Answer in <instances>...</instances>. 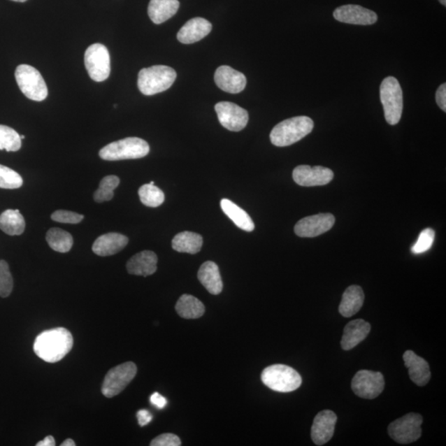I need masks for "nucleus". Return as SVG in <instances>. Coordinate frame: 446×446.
Listing matches in <instances>:
<instances>
[{"label": "nucleus", "mask_w": 446, "mask_h": 446, "mask_svg": "<svg viewBox=\"0 0 446 446\" xmlns=\"http://www.w3.org/2000/svg\"><path fill=\"white\" fill-rule=\"evenodd\" d=\"M72 334L63 327L48 330L36 336L34 350L40 359L48 363H57L65 357L73 347Z\"/></svg>", "instance_id": "f257e3e1"}, {"label": "nucleus", "mask_w": 446, "mask_h": 446, "mask_svg": "<svg viewBox=\"0 0 446 446\" xmlns=\"http://www.w3.org/2000/svg\"><path fill=\"white\" fill-rule=\"evenodd\" d=\"M313 127L314 122L310 117L299 116L289 118L273 129L270 136L271 143L276 147H288L311 134Z\"/></svg>", "instance_id": "f03ea898"}, {"label": "nucleus", "mask_w": 446, "mask_h": 446, "mask_svg": "<svg viewBox=\"0 0 446 446\" xmlns=\"http://www.w3.org/2000/svg\"><path fill=\"white\" fill-rule=\"evenodd\" d=\"M176 72L166 66H153L141 70L138 75V89L144 95L164 92L170 89L176 79Z\"/></svg>", "instance_id": "7ed1b4c3"}, {"label": "nucleus", "mask_w": 446, "mask_h": 446, "mask_svg": "<svg viewBox=\"0 0 446 446\" xmlns=\"http://www.w3.org/2000/svg\"><path fill=\"white\" fill-rule=\"evenodd\" d=\"M149 152V144L145 140L127 138L107 145L100 150L99 157L103 160L109 161L133 160L143 158Z\"/></svg>", "instance_id": "20e7f679"}, {"label": "nucleus", "mask_w": 446, "mask_h": 446, "mask_svg": "<svg viewBox=\"0 0 446 446\" xmlns=\"http://www.w3.org/2000/svg\"><path fill=\"white\" fill-rule=\"evenodd\" d=\"M380 99L387 122L390 125L398 124L402 117L403 95L401 85L394 77H387L382 82Z\"/></svg>", "instance_id": "39448f33"}, {"label": "nucleus", "mask_w": 446, "mask_h": 446, "mask_svg": "<svg viewBox=\"0 0 446 446\" xmlns=\"http://www.w3.org/2000/svg\"><path fill=\"white\" fill-rule=\"evenodd\" d=\"M263 384L280 393H289L302 384V377L293 368L274 365L265 368L261 374Z\"/></svg>", "instance_id": "423d86ee"}, {"label": "nucleus", "mask_w": 446, "mask_h": 446, "mask_svg": "<svg viewBox=\"0 0 446 446\" xmlns=\"http://www.w3.org/2000/svg\"><path fill=\"white\" fill-rule=\"evenodd\" d=\"M15 79L22 93L34 101L41 102L47 99L48 86L41 73L29 65L17 67Z\"/></svg>", "instance_id": "0eeeda50"}, {"label": "nucleus", "mask_w": 446, "mask_h": 446, "mask_svg": "<svg viewBox=\"0 0 446 446\" xmlns=\"http://www.w3.org/2000/svg\"><path fill=\"white\" fill-rule=\"evenodd\" d=\"M85 66L91 79L103 82L108 78L111 72L110 55L106 45L94 43L86 50Z\"/></svg>", "instance_id": "6e6552de"}, {"label": "nucleus", "mask_w": 446, "mask_h": 446, "mask_svg": "<svg viewBox=\"0 0 446 446\" xmlns=\"http://www.w3.org/2000/svg\"><path fill=\"white\" fill-rule=\"evenodd\" d=\"M423 418L420 414L408 413L389 426L390 438L399 444H410L422 436Z\"/></svg>", "instance_id": "1a4fd4ad"}, {"label": "nucleus", "mask_w": 446, "mask_h": 446, "mask_svg": "<svg viewBox=\"0 0 446 446\" xmlns=\"http://www.w3.org/2000/svg\"><path fill=\"white\" fill-rule=\"evenodd\" d=\"M138 372V368L134 362H126L111 368L104 377L102 385V394L106 398H113L124 391Z\"/></svg>", "instance_id": "9d476101"}, {"label": "nucleus", "mask_w": 446, "mask_h": 446, "mask_svg": "<svg viewBox=\"0 0 446 446\" xmlns=\"http://www.w3.org/2000/svg\"><path fill=\"white\" fill-rule=\"evenodd\" d=\"M352 388L358 397L374 399L384 389V377L380 372L361 371L357 372L352 382Z\"/></svg>", "instance_id": "9b49d317"}, {"label": "nucleus", "mask_w": 446, "mask_h": 446, "mask_svg": "<svg viewBox=\"0 0 446 446\" xmlns=\"http://www.w3.org/2000/svg\"><path fill=\"white\" fill-rule=\"evenodd\" d=\"M215 111L221 125L227 130L240 131L248 124L247 111L238 104L231 102L217 103L215 106Z\"/></svg>", "instance_id": "f8f14e48"}, {"label": "nucleus", "mask_w": 446, "mask_h": 446, "mask_svg": "<svg viewBox=\"0 0 446 446\" xmlns=\"http://www.w3.org/2000/svg\"><path fill=\"white\" fill-rule=\"evenodd\" d=\"M335 222L336 218L331 213L306 217L296 223L294 232L299 238H316L331 230Z\"/></svg>", "instance_id": "ddd939ff"}, {"label": "nucleus", "mask_w": 446, "mask_h": 446, "mask_svg": "<svg viewBox=\"0 0 446 446\" xmlns=\"http://www.w3.org/2000/svg\"><path fill=\"white\" fill-rule=\"evenodd\" d=\"M334 173L323 166H299L293 171L296 184L303 187H313L329 184L333 180Z\"/></svg>", "instance_id": "4468645a"}, {"label": "nucleus", "mask_w": 446, "mask_h": 446, "mask_svg": "<svg viewBox=\"0 0 446 446\" xmlns=\"http://www.w3.org/2000/svg\"><path fill=\"white\" fill-rule=\"evenodd\" d=\"M333 16L336 20L348 24L372 25L377 21L376 13L356 4H347L336 8Z\"/></svg>", "instance_id": "2eb2a0df"}, {"label": "nucleus", "mask_w": 446, "mask_h": 446, "mask_svg": "<svg viewBox=\"0 0 446 446\" xmlns=\"http://www.w3.org/2000/svg\"><path fill=\"white\" fill-rule=\"evenodd\" d=\"M338 417L330 410L322 411L314 418L311 436L317 445H323L329 443L334 435Z\"/></svg>", "instance_id": "dca6fc26"}, {"label": "nucleus", "mask_w": 446, "mask_h": 446, "mask_svg": "<svg viewBox=\"0 0 446 446\" xmlns=\"http://www.w3.org/2000/svg\"><path fill=\"white\" fill-rule=\"evenodd\" d=\"M215 80L218 88L230 94H238L244 90L247 85V78L243 73L229 66L218 67Z\"/></svg>", "instance_id": "f3484780"}, {"label": "nucleus", "mask_w": 446, "mask_h": 446, "mask_svg": "<svg viewBox=\"0 0 446 446\" xmlns=\"http://www.w3.org/2000/svg\"><path fill=\"white\" fill-rule=\"evenodd\" d=\"M211 22L203 17H194L181 27L177 38L181 43L193 44L199 42L211 33Z\"/></svg>", "instance_id": "a211bd4d"}, {"label": "nucleus", "mask_w": 446, "mask_h": 446, "mask_svg": "<svg viewBox=\"0 0 446 446\" xmlns=\"http://www.w3.org/2000/svg\"><path fill=\"white\" fill-rule=\"evenodd\" d=\"M403 361L413 383L421 387L429 384L431 371L429 364L424 359L418 357L412 350H407L403 354Z\"/></svg>", "instance_id": "6ab92c4d"}, {"label": "nucleus", "mask_w": 446, "mask_h": 446, "mask_svg": "<svg viewBox=\"0 0 446 446\" xmlns=\"http://www.w3.org/2000/svg\"><path fill=\"white\" fill-rule=\"evenodd\" d=\"M158 258L151 250L136 254L127 263V270L130 275L147 277L157 270Z\"/></svg>", "instance_id": "aec40b11"}, {"label": "nucleus", "mask_w": 446, "mask_h": 446, "mask_svg": "<svg viewBox=\"0 0 446 446\" xmlns=\"http://www.w3.org/2000/svg\"><path fill=\"white\" fill-rule=\"evenodd\" d=\"M129 243V238L126 236L110 232V233L100 236L94 241L92 250L94 254L99 257H110L120 252Z\"/></svg>", "instance_id": "412c9836"}, {"label": "nucleus", "mask_w": 446, "mask_h": 446, "mask_svg": "<svg viewBox=\"0 0 446 446\" xmlns=\"http://www.w3.org/2000/svg\"><path fill=\"white\" fill-rule=\"evenodd\" d=\"M371 330L370 323L362 319L354 320L345 326L341 347L345 350H350L357 347L367 338Z\"/></svg>", "instance_id": "4be33fe9"}, {"label": "nucleus", "mask_w": 446, "mask_h": 446, "mask_svg": "<svg viewBox=\"0 0 446 446\" xmlns=\"http://www.w3.org/2000/svg\"><path fill=\"white\" fill-rule=\"evenodd\" d=\"M198 279L204 288L213 295L221 294L223 288L220 268L216 263L206 261L200 267Z\"/></svg>", "instance_id": "5701e85b"}, {"label": "nucleus", "mask_w": 446, "mask_h": 446, "mask_svg": "<svg viewBox=\"0 0 446 446\" xmlns=\"http://www.w3.org/2000/svg\"><path fill=\"white\" fill-rule=\"evenodd\" d=\"M365 301V294L361 287L350 286L343 296L339 307V312L345 317H350L361 310Z\"/></svg>", "instance_id": "b1692460"}, {"label": "nucleus", "mask_w": 446, "mask_h": 446, "mask_svg": "<svg viewBox=\"0 0 446 446\" xmlns=\"http://www.w3.org/2000/svg\"><path fill=\"white\" fill-rule=\"evenodd\" d=\"M178 0H151L148 6V15L156 24L169 20L178 12Z\"/></svg>", "instance_id": "393cba45"}, {"label": "nucleus", "mask_w": 446, "mask_h": 446, "mask_svg": "<svg viewBox=\"0 0 446 446\" xmlns=\"http://www.w3.org/2000/svg\"><path fill=\"white\" fill-rule=\"evenodd\" d=\"M221 208L223 213L234 222L240 229L245 231H252L254 229V222L248 213L231 202V200L223 199L221 200Z\"/></svg>", "instance_id": "a878e982"}, {"label": "nucleus", "mask_w": 446, "mask_h": 446, "mask_svg": "<svg viewBox=\"0 0 446 446\" xmlns=\"http://www.w3.org/2000/svg\"><path fill=\"white\" fill-rule=\"evenodd\" d=\"M203 240L201 235L192 231H183L172 240V248L181 253L197 254L202 249Z\"/></svg>", "instance_id": "bb28decb"}, {"label": "nucleus", "mask_w": 446, "mask_h": 446, "mask_svg": "<svg viewBox=\"0 0 446 446\" xmlns=\"http://www.w3.org/2000/svg\"><path fill=\"white\" fill-rule=\"evenodd\" d=\"M175 310L185 319H197L203 316L206 307L203 303L192 295L184 294L175 305Z\"/></svg>", "instance_id": "cd10ccee"}, {"label": "nucleus", "mask_w": 446, "mask_h": 446, "mask_svg": "<svg viewBox=\"0 0 446 446\" xmlns=\"http://www.w3.org/2000/svg\"><path fill=\"white\" fill-rule=\"evenodd\" d=\"M25 225L24 217L17 209H8L0 215V229L9 236L24 233Z\"/></svg>", "instance_id": "c85d7f7f"}, {"label": "nucleus", "mask_w": 446, "mask_h": 446, "mask_svg": "<svg viewBox=\"0 0 446 446\" xmlns=\"http://www.w3.org/2000/svg\"><path fill=\"white\" fill-rule=\"evenodd\" d=\"M48 243L49 247H51L55 252L66 253L70 252L73 243L72 236L66 231L61 229H50L48 231L47 236Z\"/></svg>", "instance_id": "c756f323"}, {"label": "nucleus", "mask_w": 446, "mask_h": 446, "mask_svg": "<svg viewBox=\"0 0 446 446\" xmlns=\"http://www.w3.org/2000/svg\"><path fill=\"white\" fill-rule=\"evenodd\" d=\"M141 202L144 206L150 208H157L161 206L165 201V194L161 189L154 185H144L138 190Z\"/></svg>", "instance_id": "7c9ffc66"}, {"label": "nucleus", "mask_w": 446, "mask_h": 446, "mask_svg": "<svg viewBox=\"0 0 446 446\" xmlns=\"http://www.w3.org/2000/svg\"><path fill=\"white\" fill-rule=\"evenodd\" d=\"M120 184V180L116 175H108L100 181L99 189L95 191L94 194V201L97 203H103L110 201L115 196L113 191Z\"/></svg>", "instance_id": "2f4dec72"}, {"label": "nucleus", "mask_w": 446, "mask_h": 446, "mask_svg": "<svg viewBox=\"0 0 446 446\" xmlns=\"http://www.w3.org/2000/svg\"><path fill=\"white\" fill-rule=\"evenodd\" d=\"M22 147L20 135L8 126L0 125V150L17 152Z\"/></svg>", "instance_id": "473e14b6"}, {"label": "nucleus", "mask_w": 446, "mask_h": 446, "mask_svg": "<svg viewBox=\"0 0 446 446\" xmlns=\"http://www.w3.org/2000/svg\"><path fill=\"white\" fill-rule=\"evenodd\" d=\"M24 180L18 173L0 165V189H15L20 188Z\"/></svg>", "instance_id": "72a5a7b5"}, {"label": "nucleus", "mask_w": 446, "mask_h": 446, "mask_svg": "<svg viewBox=\"0 0 446 446\" xmlns=\"http://www.w3.org/2000/svg\"><path fill=\"white\" fill-rule=\"evenodd\" d=\"M13 288V277L6 261H0V297L7 298Z\"/></svg>", "instance_id": "f704fd0d"}, {"label": "nucleus", "mask_w": 446, "mask_h": 446, "mask_svg": "<svg viewBox=\"0 0 446 446\" xmlns=\"http://www.w3.org/2000/svg\"><path fill=\"white\" fill-rule=\"evenodd\" d=\"M436 232L433 229H426L423 230L418 238L417 243L411 249L413 254H419L427 252L434 243Z\"/></svg>", "instance_id": "c9c22d12"}, {"label": "nucleus", "mask_w": 446, "mask_h": 446, "mask_svg": "<svg viewBox=\"0 0 446 446\" xmlns=\"http://www.w3.org/2000/svg\"><path fill=\"white\" fill-rule=\"evenodd\" d=\"M52 220L57 222L77 224L84 220V216L74 212L57 210L52 213Z\"/></svg>", "instance_id": "e433bc0d"}, {"label": "nucleus", "mask_w": 446, "mask_h": 446, "mask_svg": "<svg viewBox=\"0 0 446 446\" xmlns=\"http://www.w3.org/2000/svg\"><path fill=\"white\" fill-rule=\"evenodd\" d=\"M152 446H180L181 440L179 436L175 434L166 433L158 436L157 438L152 440Z\"/></svg>", "instance_id": "4c0bfd02"}, {"label": "nucleus", "mask_w": 446, "mask_h": 446, "mask_svg": "<svg viewBox=\"0 0 446 446\" xmlns=\"http://www.w3.org/2000/svg\"><path fill=\"white\" fill-rule=\"evenodd\" d=\"M436 101L441 110L446 112V84L440 85L436 93Z\"/></svg>", "instance_id": "58836bf2"}, {"label": "nucleus", "mask_w": 446, "mask_h": 446, "mask_svg": "<svg viewBox=\"0 0 446 446\" xmlns=\"http://www.w3.org/2000/svg\"><path fill=\"white\" fill-rule=\"evenodd\" d=\"M136 417H138V423L141 426H147L152 420L151 412L145 410V409H142V410L136 413Z\"/></svg>", "instance_id": "ea45409f"}, {"label": "nucleus", "mask_w": 446, "mask_h": 446, "mask_svg": "<svg viewBox=\"0 0 446 446\" xmlns=\"http://www.w3.org/2000/svg\"><path fill=\"white\" fill-rule=\"evenodd\" d=\"M150 401L159 409H163L166 406L167 400L165 397L158 393H154L150 398Z\"/></svg>", "instance_id": "a19ab883"}, {"label": "nucleus", "mask_w": 446, "mask_h": 446, "mask_svg": "<svg viewBox=\"0 0 446 446\" xmlns=\"http://www.w3.org/2000/svg\"><path fill=\"white\" fill-rule=\"evenodd\" d=\"M36 446H54L56 445V441L53 438V436H48L44 440L39 441L36 443Z\"/></svg>", "instance_id": "79ce46f5"}, {"label": "nucleus", "mask_w": 446, "mask_h": 446, "mask_svg": "<svg viewBox=\"0 0 446 446\" xmlns=\"http://www.w3.org/2000/svg\"><path fill=\"white\" fill-rule=\"evenodd\" d=\"M62 446H75V441L72 439H67L61 445Z\"/></svg>", "instance_id": "37998d69"}, {"label": "nucleus", "mask_w": 446, "mask_h": 446, "mask_svg": "<svg viewBox=\"0 0 446 446\" xmlns=\"http://www.w3.org/2000/svg\"><path fill=\"white\" fill-rule=\"evenodd\" d=\"M439 1L443 6H446V0H439Z\"/></svg>", "instance_id": "c03bdc74"}, {"label": "nucleus", "mask_w": 446, "mask_h": 446, "mask_svg": "<svg viewBox=\"0 0 446 446\" xmlns=\"http://www.w3.org/2000/svg\"><path fill=\"white\" fill-rule=\"evenodd\" d=\"M11 1L24 3V2H26L27 0H11Z\"/></svg>", "instance_id": "a18cd8bd"}, {"label": "nucleus", "mask_w": 446, "mask_h": 446, "mask_svg": "<svg viewBox=\"0 0 446 446\" xmlns=\"http://www.w3.org/2000/svg\"><path fill=\"white\" fill-rule=\"evenodd\" d=\"M20 138H21L22 140V139H25V136H24V135L20 136Z\"/></svg>", "instance_id": "49530a36"}, {"label": "nucleus", "mask_w": 446, "mask_h": 446, "mask_svg": "<svg viewBox=\"0 0 446 446\" xmlns=\"http://www.w3.org/2000/svg\"><path fill=\"white\" fill-rule=\"evenodd\" d=\"M150 184H151V185H153L154 183V182H153V181H152V182H151V183H150Z\"/></svg>", "instance_id": "de8ad7c7"}]
</instances>
